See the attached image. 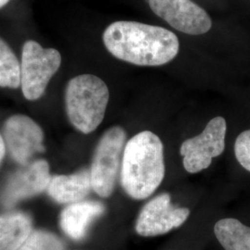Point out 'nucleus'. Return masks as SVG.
Listing matches in <instances>:
<instances>
[{
	"instance_id": "nucleus-5",
	"label": "nucleus",
	"mask_w": 250,
	"mask_h": 250,
	"mask_svg": "<svg viewBox=\"0 0 250 250\" xmlns=\"http://www.w3.org/2000/svg\"><path fill=\"white\" fill-rule=\"evenodd\" d=\"M126 145V132L113 126L99 139L90 168L92 189L99 197H110L116 187Z\"/></svg>"
},
{
	"instance_id": "nucleus-14",
	"label": "nucleus",
	"mask_w": 250,
	"mask_h": 250,
	"mask_svg": "<svg viewBox=\"0 0 250 250\" xmlns=\"http://www.w3.org/2000/svg\"><path fill=\"white\" fill-rule=\"evenodd\" d=\"M214 233L225 250H250V227L236 219L218 221L214 225Z\"/></svg>"
},
{
	"instance_id": "nucleus-15",
	"label": "nucleus",
	"mask_w": 250,
	"mask_h": 250,
	"mask_svg": "<svg viewBox=\"0 0 250 250\" xmlns=\"http://www.w3.org/2000/svg\"><path fill=\"white\" fill-rule=\"evenodd\" d=\"M21 86V61L9 43L0 36V87L17 89Z\"/></svg>"
},
{
	"instance_id": "nucleus-12",
	"label": "nucleus",
	"mask_w": 250,
	"mask_h": 250,
	"mask_svg": "<svg viewBox=\"0 0 250 250\" xmlns=\"http://www.w3.org/2000/svg\"><path fill=\"white\" fill-rule=\"evenodd\" d=\"M92 189L88 170H82L70 175H55L46 188L48 196L60 204L80 202Z\"/></svg>"
},
{
	"instance_id": "nucleus-1",
	"label": "nucleus",
	"mask_w": 250,
	"mask_h": 250,
	"mask_svg": "<svg viewBox=\"0 0 250 250\" xmlns=\"http://www.w3.org/2000/svg\"><path fill=\"white\" fill-rule=\"evenodd\" d=\"M102 41L117 60L144 67L170 62L180 50L178 37L170 30L133 21L111 22L105 28Z\"/></svg>"
},
{
	"instance_id": "nucleus-13",
	"label": "nucleus",
	"mask_w": 250,
	"mask_h": 250,
	"mask_svg": "<svg viewBox=\"0 0 250 250\" xmlns=\"http://www.w3.org/2000/svg\"><path fill=\"white\" fill-rule=\"evenodd\" d=\"M33 232L29 215L16 211L0 215V250H19Z\"/></svg>"
},
{
	"instance_id": "nucleus-16",
	"label": "nucleus",
	"mask_w": 250,
	"mask_h": 250,
	"mask_svg": "<svg viewBox=\"0 0 250 250\" xmlns=\"http://www.w3.org/2000/svg\"><path fill=\"white\" fill-rule=\"evenodd\" d=\"M62 240L55 233L45 230H33L19 250H63Z\"/></svg>"
},
{
	"instance_id": "nucleus-18",
	"label": "nucleus",
	"mask_w": 250,
	"mask_h": 250,
	"mask_svg": "<svg viewBox=\"0 0 250 250\" xmlns=\"http://www.w3.org/2000/svg\"><path fill=\"white\" fill-rule=\"evenodd\" d=\"M6 144L4 141V138L3 136L0 134V165H1V162L3 161L4 157H5V154H6Z\"/></svg>"
},
{
	"instance_id": "nucleus-4",
	"label": "nucleus",
	"mask_w": 250,
	"mask_h": 250,
	"mask_svg": "<svg viewBox=\"0 0 250 250\" xmlns=\"http://www.w3.org/2000/svg\"><path fill=\"white\" fill-rule=\"evenodd\" d=\"M62 62V57L58 49L44 47L33 39L25 41L21 58V87L23 97L30 101L42 98Z\"/></svg>"
},
{
	"instance_id": "nucleus-6",
	"label": "nucleus",
	"mask_w": 250,
	"mask_h": 250,
	"mask_svg": "<svg viewBox=\"0 0 250 250\" xmlns=\"http://www.w3.org/2000/svg\"><path fill=\"white\" fill-rule=\"evenodd\" d=\"M226 130L225 119L215 117L208 122L201 134L183 142L180 154L183 156V164L188 172L197 173L206 170L210 166L213 158L224 153Z\"/></svg>"
},
{
	"instance_id": "nucleus-19",
	"label": "nucleus",
	"mask_w": 250,
	"mask_h": 250,
	"mask_svg": "<svg viewBox=\"0 0 250 250\" xmlns=\"http://www.w3.org/2000/svg\"><path fill=\"white\" fill-rule=\"evenodd\" d=\"M11 0H0V9L6 7Z\"/></svg>"
},
{
	"instance_id": "nucleus-7",
	"label": "nucleus",
	"mask_w": 250,
	"mask_h": 250,
	"mask_svg": "<svg viewBox=\"0 0 250 250\" xmlns=\"http://www.w3.org/2000/svg\"><path fill=\"white\" fill-rule=\"evenodd\" d=\"M147 3L158 17L183 34L201 36L212 27L208 13L192 0H147Z\"/></svg>"
},
{
	"instance_id": "nucleus-2",
	"label": "nucleus",
	"mask_w": 250,
	"mask_h": 250,
	"mask_svg": "<svg viewBox=\"0 0 250 250\" xmlns=\"http://www.w3.org/2000/svg\"><path fill=\"white\" fill-rule=\"evenodd\" d=\"M165 176L164 148L161 138L150 131L134 135L125 145L120 171L122 188L133 199L150 197Z\"/></svg>"
},
{
	"instance_id": "nucleus-17",
	"label": "nucleus",
	"mask_w": 250,
	"mask_h": 250,
	"mask_svg": "<svg viewBox=\"0 0 250 250\" xmlns=\"http://www.w3.org/2000/svg\"><path fill=\"white\" fill-rule=\"evenodd\" d=\"M234 154L242 167L250 172V129L237 136L234 143Z\"/></svg>"
},
{
	"instance_id": "nucleus-9",
	"label": "nucleus",
	"mask_w": 250,
	"mask_h": 250,
	"mask_svg": "<svg viewBox=\"0 0 250 250\" xmlns=\"http://www.w3.org/2000/svg\"><path fill=\"white\" fill-rule=\"evenodd\" d=\"M3 138L11 158L22 165H26L35 154L45 151L41 127L26 115L8 118L3 126Z\"/></svg>"
},
{
	"instance_id": "nucleus-10",
	"label": "nucleus",
	"mask_w": 250,
	"mask_h": 250,
	"mask_svg": "<svg viewBox=\"0 0 250 250\" xmlns=\"http://www.w3.org/2000/svg\"><path fill=\"white\" fill-rule=\"evenodd\" d=\"M49 165L44 160L34 161L10 178L1 197L5 207H13L21 200L39 195L50 182Z\"/></svg>"
},
{
	"instance_id": "nucleus-11",
	"label": "nucleus",
	"mask_w": 250,
	"mask_h": 250,
	"mask_svg": "<svg viewBox=\"0 0 250 250\" xmlns=\"http://www.w3.org/2000/svg\"><path fill=\"white\" fill-rule=\"evenodd\" d=\"M105 212V206L97 201H80L65 208L60 225L63 232L74 241L83 240L91 224Z\"/></svg>"
},
{
	"instance_id": "nucleus-3",
	"label": "nucleus",
	"mask_w": 250,
	"mask_h": 250,
	"mask_svg": "<svg viewBox=\"0 0 250 250\" xmlns=\"http://www.w3.org/2000/svg\"><path fill=\"white\" fill-rule=\"evenodd\" d=\"M64 99L66 113L72 126L83 134H90L103 122L109 90L99 76L84 73L68 82Z\"/></svg>"
},
{
	"instance_id": "nucleus-8",
	"label": "nucleus",
	"mask_w": 250,
	"mask_h": 250,
	"mask_svg": "<svg viewBox=\"0 0 250 250\" xmlns=\"http://www.w3.org/2000/svg\"><path fill=\"white\" fill-rule=\"evenodd\" d=\"M168 193L152 198L140 210L135 221V232L144 237L159 236L181 227L188 221L190 210L171 204Z\"/></svg>"
}]
</instances>
